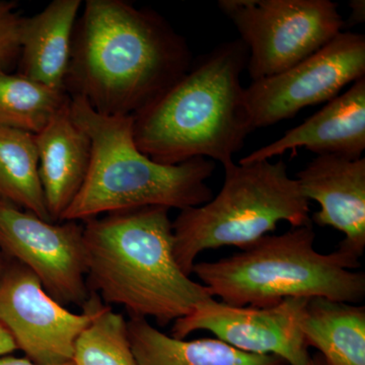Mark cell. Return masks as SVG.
<instances>
[{"instance_id":"cell-21","label":"cell","mask_w":365,"mask_h":365,"mask_svg":"<svg viewBox=\"0 0 365 365\" xmlns=\"http://www.w3.org/2000/svg\"><path fill=\"white\" fill-rule=\"evenodd\" d=\"M24 18L16 1L0 0V69L9 71L18 66Z\"/></svg>"},{"instance_id":"cell-8","label":"cell","mask_w":365,"mask_h":365,"mask_svg":"<svg viewBox=\"0 0 365 365\" xmlns=\"http://www.w3.org/2000/svg\"><path fill=\"white\" fill-rule=\"evenodd\" d=\"M365 78V37L340 33L319 51L275 76L245 88L254 130L292 119L304 108L328 103Z\"/></svg>"},{"instance_id":"cell-13","label":"cell","mask_w":365,"mask_h":365,"mask_svg":"<svg viewBox=\"0 0 365 365\" xmlns=\"http://www.w3.org/2000/svg\"><path fill=\"white\" fill-rule=\"evenodd\" d=\"M304 148L319 155L359 160L365 150V78L353 83L304 123L254 150L239 163L270 160Z\"/></svg>"},{"instance_id":"cell-23","label":"cell","mask_w":365,"mask_h":365,"mask_svg":"<svg viewBox=\"0 0 365 365\" xmlns=\"http://www.w3.org/2000/svg\"><path fill=\"white\" fill-rule=\"evenodd\" d=\"M16 350L18 349H16L13 338L4 329V327L0 324V356L11 354Z\"/></svg>"},{"instance_id":"cell-3","label":"cell","mask_w":365,"mask_h":365,"mask_svg":"<svg viewBox=\"0 0 365 365\" xmlns=\"http://www.w3.org/2000/svg\"><path fill=\"white\" fill-rule=\"evenodd\" d=\"M249 51L242 40L216 46L192 62L174 86L133 116L137 148L175 165L203 158L234 162L254 131L241 79Z\"/></svg>"},{"instance_id":"cell-20","label":"cell","mask_w":365,"mask_h":365,"mask_svg":"<svg viewBox=\"0 0 365 365\" xmlns=\"http://www.w3.org/2000/svg\"><path fill=\"white\" fill-rule=\"evenodd\" d=\"M74 365H137L127 321L103 304L74 343Z\"/></svg>"},{"instance_id":"cell-22","label":"cell","mask_w":365,"mask_h":365,"mask_svg":"<svg viewBox=\"0 0 365 365\" xmlns=\"http://www.w3.org/2000/svg\"><path fill=\"white\" fill-rule=\"evenodd\" d=\"M349 6L351 9V14H350L349 19L345 21V28L346 26L359 25V24L364 23L365 20L364 0H353V1H350Z\"/></svg>"},{"instance_id":"cell-17","label":"cell","mask_w":365,"mask_h":365,"mask_svg":"<svg viewBox=\"0 0 365 365\" xmlns=\"http://www.w3.org/2000/svg\"><path fill=\"white\" fill-rule=\"evenodd\" d=\"M307 345L328 365H365V307L313 297L302 321Z\"/></svg>"},{"instance_id":"cell-25","label":"cell","mask_w":365,"mask_h":365,"mask_svg":"<svg viewBox=\"0 0 365 365\" xmlns=\"http://www.w3.org/2000/svg\"><path fill=\"white\" fill-rule=\"evenodd\" d=\"M307 365H328L326 364L325 360H324L323 357H322L321 354L317 353L314 356H312L309 360V364Z\"/></svg>"},{"instance_id":"cell-4","label":"cell","mask_w":365,"mask_h":365,"mask_svg":"<svg viewBox=\"0 0 365 365\" xmlns=\"http://www.w3.org/2000/svg\"><path fill=\"white\" fill-rule=\"evenodd\" d=\"M71 115L91 144L90 170L83 188L60 222L90 218L143 206L184 209L213 198L207 180L215 163L198 158L169 165L137 148L133 116H105L81 97H71Z\"/></svg>"},{"instance_id":"cell-24","label":"cell","mask_w":365,"mask_h":365,"mask_svg":"<svg viewBox=\"0 0 365 365\" xmlns=\"http://www.w3.org/2000/svg\"><path fill=\"white\" fill-rule=\"evenodd\" d=\"M0 365H41L35 364V362L31 361L30 359H20V357L13 356V355H4V356H0ZM57 365H74L71 362H66L63 364Z\"/></svg>"},{"instance_id":"cell-19","label":"cell","mask_w":365,"mask_h":365,"mask_svg":"<svg viewBox=\"0 0 365 365\" xmlns=\"http://www.w3.org/2000/svg\"><path fill=\"white\" fill-rule=\"evenodd\" d=\"M71 101L66 91L53 90L19 73L0 69V127L38 134Z\"/></svg>"},{"instance_id":"cell-27","label":"cell","mask_w":365,"mask_h":365,"mask_svg":"<svg viewBox=\"0 0 365 365\" xmlns=\"http://www.w3.org/2000/svg\"><path fill=\"white\" fill-rule=\"evenodd\" d=\"M282 365H288V364H282Z\"/></svg>"},{"instance_id":"cell-26","label":"cell","mask_w":365,"mask_h":365,"mask_svg":"<svg viewBox=\"0 0 365 365\" xmlns=\"http://www.w3.org/2000/svg\"><path fill=\"white\" fill-rule=\"evenodd\" d=\"M7 261V257L6 254L2 252V250L0 249V274L4 271V267H6V264Z\"/></svg>"},{"instance_id":"cell-18","label":"cell","mask_w":365,"mask_h":365,"mask_svg":"<svg viewBox=\"0 0 365 365\" xmlns=\"http://www.w3.org/2000/svg\"><path fill=\"white\" fill-rule=\"evenodd\" d=\"M0 202L52 222L39 177L35 134L0 127Z\"/></svg>"},{"instance_id":"cell-14","label":"cell","mask_w":365,"mask_h":365,"mask_svg":"<svg viewBox=\"0 0 365 365\" xmlns=\"http://www.w3.org/2000/svg\"><path fill=\"white\" fill-rule=\"evenodd\" d=\"M39 177L52 222H58L85 184L91 144L71 115V101L35 134Z\"/></svg>"},{"instance_id":"cell-2","label":"cell","mask_w":365,"mask_h":365,"mask_svg":"<svg viewBox=\"0 0 365 365\" xmlns=\"http://www.w3.org/2000/svg\"><path fill=\"white\" fill-rule=\"evenodd\" d=\"M86 283L106 304L165 327L213 299L174 256L170 209H124L83 222Z\"/></svg>"},{"instance_id":"cell-7","label":"cell","mask_w":365,"mask_h":365,"mask_svg":"<svg viewBox=\"0 0 365 365\" xmlns=\"http://www.w3.org/2000/svg\"><path fill=\"white\" fill-rule=\"evenodd\" d=\"M248 48L252 81L292 68L343 32L339 4L331 0H220Z\"/></svg>"},{"instance_id":"cell-16","label":"cell","mask_w":365,"mask_h":365,"mask_svg":"<svg viewBox=\"0 0 365 365\" xmlns=\"http://www.w3.org/2000/svg\"><path fill=\"white\" fill-rule=\"evenodd\" d=\"M129 341L137 365H282L272 355L242 352L220 339L186 341L165 335L148 319L130 316Z\"/></svg>"},{"instance_id":"cell-1","label":"cell","mask_w":365,"mask_h":365,"mask_svg":"<svg viewBox=\"0 0 365 365\" xmlns=\"http://www.w3.org/2000/svg\"><path fill=\"white\" fill-rule=\"evenodd\" d=\"M188 43L160 14L125 0H86L66 79L105 116H134L189 71Z\"/></svg>"},{"instance_id":"cell-6","label":"cell","mask_w":365,"mask_h":365,"mask_svg":"<svg viewBox=\"0 0 365 365\" xmlns=\"http://www.w3.org/2000/svg\"><path fill=\"white\" fill-rule=\"evenodd\" d=\"M217 195L203 205L181 210L173 222L174 256L187 276L207 250L240 249L275 232L278 223L292 227L312 222L309 200L284 160L230 163Z\"/></svg>"},{"instance_id":"cell-10","label":"cell","mask_w":365,"mask_h":365,"mask_svg":"<svg viewBox=\"0 0 365 365\" xmlns=\"http://www.w3.org/2000/svg\"><path fill=\"white\" fill-rule=\"evenodd\" d=\"M0 249L32 270L62 306L83 307L88 302L83 225L79 222H47L0 202Z\"/></svg>"},{"instance_id":"cell-15","label":"cell","mask_w":365,"mask_h":365,"mask_svg":"<svg viewBox=\"0 0 365 365\" xmlns=\"http://www.w3.org/2000/svg\"><path fill=\"white\" fill-rule=\"evenodd\" d=\"M81 6V0H53L41 13L24 18L19 74L66 91L72 39Z\"/></svg>"},{"instance_id":"cell-12","label":"cell","mask_w":365,"mask_h":365,"mask_svg":"<svg viewBox=\"0 0 365 365\" xmlns=\"http://www.w3.org/2000/svg\"><path fill=\"white\" fill-rule=\"evenodd\" d=\"M297 177L304 196L319 205L311 222L342 232L338 250L359 260L365 250V158L319 155Z\"/></svg>"},{"instance_id":"cell-11","label":"cell","mask_w":365,"mask_h":365,"mask_svg":"<svg viewBox=\"0 0 365 365\" xmlns=\"http://www.w3.org/2000/svg\"><path fill=\"white\" fill-rule=\"evenodd\" d=\"M309 299L290 297L274 306L255 307L210 299L174 322L172 337L185 339L197 331H208L242 352L272 355L288 365H307L311 355L302 321Z\"/></svg>"},{"instance_id":"cell-9","label":"cell","mask_w":365,"mask_h":365,"mask_svg":"<svg viewBox=\"0 0 365 365\" xmlns=\"http://www.w3.org/2000/svg\"><path fill=\"white\" fill-rule=\"evenodd\" d=\"M90 292L83 313H71L46 292L32 270L7 257L0 274V324L31 361L71 362L79 334L103 304L96 292Z\"/></svg>"},{"instance_id":"cell-5","label":"cell","mask_w":365,"mask_h":365,"mask_svg":"<svg viewBox=\"0 0 365 365\" xmlns=\"http://www.w3.org/2000/svg\"><path fill=\"white\" fill-rule=\"evenodd\" d=\"M313 222L264 235L220 260L195 263L193 272L211 297L234 307H265L290 297H324L359 304L365 297L360 262L336 250L314 248Z\"/></svg>"}]
</instances>
